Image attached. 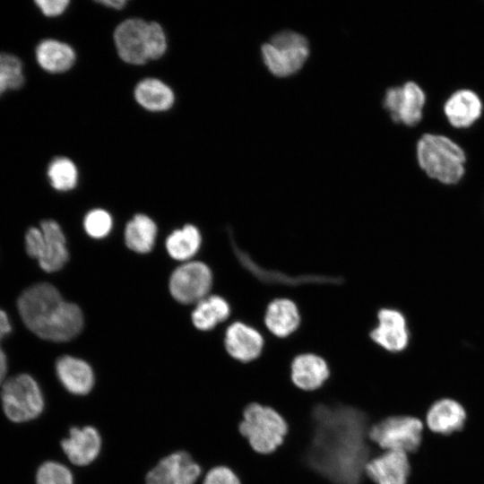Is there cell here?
<instances>
[{"instance_id": "6da1fadb", "label": "cell", "mask_w": 484, "mask_h": 484, "mask_svg": "<svg viewBox=\"0 0 484 484\" xmlns=\"http://www.w3.org/2000/svg\"><path fill=\"white\" fill-rule=\"evenodd\" d=\"M312 419L307 464L334 484H360L370 455L367 416L353 407L321 404Z\"/></svg>"}, {"instance_id": "7a4b0ae2", "label": "cell", "mask_w": 484, "mask_h": 484, "mask_svg": "<svg viewBox=\"0 0 484 484\" xmlns=\"http://www.w3.org/2000/svg\"><path fill=\"white\" fill-rule=\"evenodd\" d=\"M18 310L33 333L50 341H70L83 326L80 307L65 300L57 289L47 282L26 289L18 298Z\"/></svg>"}, {"instance_id": "3957f363", "label": "cell", "mask_w": 484, "mask_h": 484, "mask_svg": "<svg viewBox=\"0 0 484 484\" xmlns=\"http://www.w3.org/2000/svg\"><path fill=\"white\" fill-rule=\"evenodd\" d=\"M417 159L429 177L444 185L457 184L465 171L463 150L444 135L423 134L417 143Z\"/></svg>"}, {"instance_id": "277c9868", "label": "cell", "mask_w": 484, "mask_h": 484, "mask_svg": "<svg viewBox=\"0 0 484 484\" xmlns=\"http://www.w3.org/2000/svg\"><path fill=\"white\" fill-rule=\"evenodd\" d=\"M238 428L252 449L261 454L275 452L288 433L285 419L273 408L257 402L245 408Z\"/></svg>"}, {"instance_id": "5b68a950", "label": "cell", "mask_w": 484, "mask_h": 484, "mask_svg": "<svg viewBox=\"0 0 484 484\" xmlns=\"http://www.w3.org/2000/svg\"><path fill=\"white\" fill-rule=\"evenodd\" d=\"M0 398L5 416L16 423L38 418L45 406L39 385L28 374L6 379L1 386Z\"/></svg>"}, {"instance_id": "8992f818", "label": "cell", "mask_w": 484, "mask_h": 484, "mask_svg": "<svg viewBox=\"0 0 484 484\" xmlns=\"http://www.w3.org/2000/svg\"><path fill=\"white\" fill-rule=\"evenodd\" d=\"M425 424L411 415L388 416L369 428L368 439L384 451L416 452L421 445Z\"/></svg>"}, {"instance_id": "52a82bcc", "label": "cell", "mask_w": 484, "mask_h": 484, "mask_svg": "<svg viewBox=\"0 0 484 484\" xmlns=\"http://www.w3.org/2000/svg\"><path fill=\"white\" fill-rule=\"evenodd\" d=\"M25 248L47 272L59 271L69 259L64 232L53 220H45L39 228L32 227L27 230Z\"/></svg>"}, {"instance_id": "ba28073f", "label": "cell", "mask_w": 484, "mask_h": 484, "mask_svg": "<svg viewBox=\"0 0 484 484\" xmlns=\"http://www.w3.org/2000/svg\"><path fill=\"white\" fill-rule=\"evenodd\" d=\"M263 60L276 76L286 77L297 73L309 56L307 39L301 34L284 30L262 46Z\"/></svg>"}, {"instance_id": "9c48e42d", "label": "cell", "mask_w": 484, "mask_h": 484, "mask_svg": "<svg viewBox=\"0 0 484 484\" xmlns=\"http://www.w3.org/2000/svg\"><path fill=\"white\" fill-rule=\"evenodd\" d=\"M212 285V273L202 262H188L177 267L169 279V291L181 304L198 303L206 298Z\"/></svg>"}, {"instance_id": "30bf717a", "label": "cell", "mask_w": 484, "mask_h": 484, "mask_svg": "<svg viewBox=\"0 0 484 484\" xmlns=\"http://www.w3.org/2000/svg\"><path fill=\"white\" fill-rule=\"evenodd\" d=\"M425 102L426 95L420 86L414 82H408L402 86L391 87L386 91L384 107L393 122L414 126L422 118Z\"/></svg>"}, {"instance_id": "8fae6325", "label": "cell", "mask_w": 484, "mask_h": 484, "mask_svg": "<svg viewBox=\"0 0 484 484\" xmlns=\"http://www.w3.org/2000/svg\"><path fill=\"white\" fill-rule=\"evenodd\" d=\"M376 322L369 338L381 349L391 353L405 350L410 343V330L404 314L397 308L382 307L376 312Z\"/></svg>"}, {"instance_id": "7c38bea8", "label": "cell", "mask_w": 484, "mask_h": 484, "mask_svg": "<svg viewBox=\"0 0 484 484\" xmlns=\"http://www.w3.org/2000/svg\"><path fill=\"white\" fill-rule=\"evenodd\" d=\"M201 474L197 462L179 451L161 459L146 476V484H194Z\"/></svg>"}, {"instance_id": "4fadbf2b", "label": "cell", "mask_w": 484, "mask_h": 484, "mask_svg": "<svg viewBox=\"0 0 484 484\" xmlns=\"http://www.w3.org/2000/svg\"><path fill=\"white\" fill-rule=\"evenodd\" d=\"M148 23L134 18L122 22L115 30L114 40L119 56L126 63L142 65L149 60Z\"/></svg>"}, {"instance_id": "5bb4252c", "label": "cell", "mask_w": 484, "mask_h": 484, "mask_svg": "<svg viewBox=\"0 0 484 484\" xmlns=\"http://www.w3.org/2000/svg\"><path fill=\"white\" fill-rule=\"evenodd\" d=\"M224 346L234 359L249 363L257 359L265 347L264 337L255 327L241 321L229 324L225 332Z\"/></svg>"}, {"instance_id": "9a60e30c", "label": "cell", "mask_w": 484, "mask_h": 484, "mask_svg": "<svg viewBox=\"0 0 484 484\" xmlns=\"http://www.w3.org/2000/svg\"><path fill=\"white\" fill-rule=\"evenodd\" d=\"M411 471L409 454L400 451H384L365 466V474L375 484H408Z\"/></svg>"}, {"instance_id": "2e32d148", "label": "cell", "mask_w": 484, "mask_h": 484, "mask_svg": "<svg viewBox=\"0 0 484 484\" xmlns=\"http://www.w3.org/2000/svg\"><path fill=\"white\" fill-rule=\"evenodd\" d=\"M467 420V411L457 400L444 397L436 400L428 409L425 426L436 435L449 436L461 431Z\"/></svg>"}, {"instance_id": "e0dca14e", "label": "cell", "mask_w": 484, "mask_h": 484, "mask_svg": "<svg viewBox=\"0 0 484 484\" xmlns=\"http://www.w3.org/2000/svg\"><path fill=\"white\" fill-rule=\"evenodd\" d=\"M263 322L273 337L286 339L298 332L302 317L299 307L293 299L279 297L267 305Z\"/></svg>"}, {"instance_id": "ac0fdd59", "label": "cell", "mask_w": 484, "mask_h": 484, "mask_svg": "<svg viewBox=\"0 0 484 484\" xmlns=\"http://www.w3.org/2000/svg\"><path fill=\"white\" fill-rule=\"evenodd\" d=\"M290 373L296 387L311 392L319 389L327 381L331 370L327 361L319 354L302 352L292 359Z\"/></svg>"}, {"instance_id": "d6986e66", "label": "cell", "mask_w": 484, "mask_h": 484, "mask_svg": "<svg viewBox=\"0 0 484 484\" xmlns=\"http://www.w3.org/2000/svg\"><path fill=\"white\" fill-rule=\"evenodd\" d=\"M61 446L72 463L84 466L90 464L99 455L101 437L93 427H74L70 429L69 436L62 441Z\"/></svg>"}, {"instance_id": "ffe728a7", "label": "cell", "mask_w": 484, "mask_h": 484, "mask_svg": "<svg viewBox=\"0 0 484 484\" xmlns=\"http://www.w3.org/2000/svg\"><path fill=\"white\" fill-rule=\"evenodd\" d=\"M56 372L62 385L73 394H87L93 387V371L81 359L72 356L59 358L56 363Z\"/></svg>"}, {"instance_id": "44dd1931", "label": "cell", "mask_w": 484, "mask_h": 484, "mask_svg": "<svg viewBox=\"0 0 484 484\" xmlns=\"http://www.w3.org/2000/svg\"><path fill=\"white\" fill-rule=\"evenodd\" d=\"M444 112L449 123L456 128L471 126L480 117L482 103L470 90H459L445 101Z\"/></svg>"}, {"instance_id": "7402d4cb", "label": "cell", "mask_w": 484, "mask_h": 484, "mask_svg": "<svg viewBox=\"0 0 484 484\" xmlns=\"http://www.w3.org/2000/svg\"><path fill=\"white\" fill-rule=\"evenodd\" d=\"M36 58L44 70L50 73H63L72 67L75 54L65 43L45 39L36 48Z\"/></svg>"}, {"instance_id": "603a6c76", "label": "cell", "mask_w": 484, "mask_h": 484, "mask_svg": "<svg viewBox=\"0 0 484 484\" xmlns=\"http://www.w3.org/2000/svg\"><path fill=\"white\" fill-rule=\"evenodd\" d=\"M136 101L151 111H164L174 103L172 90L158 79L148 78L141 81L135 87Z\"/></svg>"}, {"instance_id": "cb8c5ba5", "label": "cell", "mask_w": 484, "mask_h": 484, "mask_svg": "<svg viewBox=\"0 0 484 484\" xmlns=\"http://www.w3.org/2000/svg\"><path fill=\"white\" fill-rule=\"evenodd\" d=\"M230 315V307L219 295H211L196 304L192 313L194 325L201 331H210Z\"/></svg>"}, {"instance_id": "d4e9b609", "label": "cell", "mask_w": 484, "mask_h": 484, "mask_svg": "<svg viewBox=\"0 0 484 484\" xmlns=\"http://www.w3.org/2000/svg\"><path fill=\"white\" fill-rule=\"evenodd\" d=\"M157 236V226L147 215L136 214L125 229V242L131 250L145 254L153 248Z\"/></svg>"}, {"instance_id": "484cf974", "label": "cell", "mask_w": 484, "mask_h": 484, "mask_svg": "<svg viewBox=\"0 0 484 484\" xmlns=\"http://www.w3.org/2000/svg\"><path fill=\"white\" fill-rule=\"evenodd\" d=\"M202 238L199 229L187 224L174 230L166 239V249L175 260L186 261L193 257L201 246Z\"/></svg>"}, {"instance_id": "4316f807", "label": "cell", "mask_w": 484, "mask_h": 484, "mask_svg": "<svg viewBox=\"0 0 484 484\" xmlns=\"http://www.w3.org/2000/svg\"><path fill=\"white\" fill-rule=\"evenodd\" d=\"M48 177L56 190H72L76 186L78 179L76 166L67 158H56L48 168Z\"/></svg>"}, {"instance_id": "83f0119b", "label": "cell", "mask_w": 484, "mask_h": 484, "mask_svg": "<svg viewBox=\"0 0 484 484\" xmlns=\"http://www.w3.org/2000/svg\"><path fill=\"white\" fill-rule=\"evenodd\" d=\"M24 83L22 64L11 54L0 53V96L7 90H17Z\"/></svg>"}, {"instance_id": "f1b7e54d", "label": "cell", "mask_w": 484, "mask_h": 484, "mask_svg": "<svg viewBox=\"0 0 484 484\" xmlns=\"http://www.w3.org/2000/svg\"><path fill=\"white\" fill-rule=\"evenodd\" d=\"M36 484H73V477L64 464L48 461L39 467Z\"/></svg>"}, {"instance_id": "f546056e", "label": "cell", "mask_w": 484, "mask_h": 484, "mask_svg": "<svg viewBox=\"0 0 484 484\" xmlns=\"http://www.w3.org/2000/svg\"><path fill=\"white\" fill-rule=\"evenodd\" d=\"M112 224L110 214L102 209H94L89 212L83 222L85 231L94 238L106 237L110 232Z\"/></svg>"}, {"instance_id": "4dcf8cb0", "label": "cell", "mask_w": 484, "mask_h": 484, "mask_svg": "<svg viewBox=\"0 0 484 484\" xmlns=\"http://www.w3.org/2000/svg\"><path fill=\"white\" fill-rule=\"evenodd\" d=\"M147 46L149 59H158L167 49L166 35L161 26L151 22L148 23Z\"/></svg>"}, {"instance_id": "1f68e13d", "label": "cell", "mask_w": 484, "mask_h": 484, "mask_svg": "<svg viewBox=\"0 0 484 484\" xmlns=\"http://www.w3.org/2000/svg\"><path fill=\"white\" fill-rule=\"evenodd\" d=\"M203 484H241V482L229 467L216 466L207 472Z\"/></svg>"}, {"instance_id": "d6a6232c", "label": "cell", "mask_w": 484, "mask_h": 484, "mask_svg": "<svg viewBox=\"0 0 484 484\" xmlns=\"http://www.w3.org/2000/svg\"><path fill=\"white\" fill-rule=\"evenodd\" d=\"M35 3L46 16L59 15L69 4L67 0H37Z\"/></svg>"}, {"instance_id": "836d02e7", "label": "cell", "mask_w": 484, "mask_h": 484, "mask_svg": "<svg viewBox=\"0 0 484 484\" xmlns=\"http://www.w3.org/2000/svg\"><path fill=\"white\" fill-rule=\"evenodd\" d=\"M12 330L10 321L4 311L0 309V341H2Z\"/></svg>"}, {"instance_id": "e575fe53", "label": "cell", "mask_w": 484, "mask_h": 484, "mask_svg": "<svg viewBox=\"0 0 484 484\" xmlns=\"http://www.w3.org/2000/svg\"><path fill=\"white\" fill-rule=\"evenodd\" d=\"M6 373H7V358L4 351L0 347V386H2L5 381Z\"/></svg>"}, {"instance_id": "d590c367", "label": "cell", "mask_w": 484, "mask_h": 484, "mask_svg": "<svg viewBox=\"0 0 484 484\" xmlns=\"http://www.w3.org/2000/svg\"><path fill=\"white\" fill-rule=\"evenodd\" d=\"M99 3L103 4V5H106L108 7H111V8H115V9H121L125 5L126 1H124V0H103V1H99Z\"/></svg>"}]
</instances>
